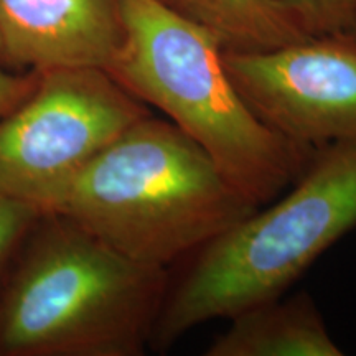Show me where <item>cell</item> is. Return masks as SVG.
Instances as JSON below:
<instances>
[{
  "instance_id": "cell-1",
  "label": "cell",
  "mask_w": 356,
  "mask_h": 356,
  "mask_svg": "<svg viewBox=\"0 0 356 356\" xmlns=\"http://www.w3.org/2000/svg\"><path fill=\"white\" fill-rule=\"evenodd\" d=\"M168 287L167 267L42 211L0 286V356L144 355Z\"/></svg>"
},
{
  "instance_id": "cell-2",
  "label": "cell",
  "mask_w": 356,
  "mask_h": 356,
  "mask_svg": "<svg viewBox=\"0 0 356 356\" xmlns=\"http://www.w3.org/2000/svg\"><path fill=\"white\" fill-rule=\"evenodd\" d=\"M257 208L197 142L149 114L104 147L48 211L134 261L167 267Z\"/></svg>"
},
{
  "instance_id": "cell-3",
  "label": "cell",
  "mask_w": 356,
  "mask_h": 356,
  "mask_svg": "<svg viewBox=\"0 0 356 356\" xmlns=\"http://www.w3.org/2000/svg\"><path fill=\"white\" fill-rule=\"evenodd\" d=\"M124 35L106 71L195 140L244 197L273 202L309 165L310 149L252 113L215 35L157 0H122Z\"/></svg>"
},
{
  "instance_id": "cell-4",
  "label": "cell",
  "mask_w": 356,
  "mask_h": 356,
  "mask_svg": "<svg viewBox=\"0 0 356 356\" xmlns=\"http://www.w3.org/2000/svg\"><path fill=\"white\" fill-rule=\"evenodd\" d=\"M353 228L356 144L320 147L287 195L198 249L168 287L150 345L168 348L198 325L284 296Z\"/></svg>"
},
{
  "instance_id": "cell-5",
  "label": "cell",
  "mask_w": 356,
  "mask_h": 356,
  "mask_svg": "<svg viewBox=\"0 0 356 356\" xmlns=\"http://www.w3.org/2000/svg\"><path fill=\"white\" fill-rule=\"evenodd\" d=\"M37 73L32 92L0 118V197L48 211L104 147L152 113L102 68Z\"/></svg>"
},
{
  "instance_id": "cell-6",
  "label": "cell",
  "mask_w": 356,
  "mask_h": 356,
  "mask_svg": "<svg viewBox=\"0 0 356 356\" xmlns=\"http://www.w3.org/2000/svg\"><path fill=\"white\" fill-rule=\"evenodd\" d=\"M225 66L257 118L305 149L356 144V38L307 37L262 51H226Z\"/></svg>"
},
{
  "instance_id": "cell-7",
  "label": "cell",
  "mask_w": 356,
  "mask_h": 356,
  "mask_svg": "<svg viewBox=\"0 0 356 356\" xmlns=\"http://www.w3.org/2000/svg\"><path fill=\"white\" fill-rule=\"evenodd\" d=\"M122 35V0H0L2 63L17 70H104Z\"/></svg>"
},
{
  "instance_id": "cell-8",
  "label": "cell",
  "mask_w": 356,
  "mask_h": 356,
  "mask_svg": "<svg viewBox=\"0 0 356 356\" xmlns=\"http://www.w3.org/2000/svg\"><path fill=\"white\" fill-rule=\"evenodd\" d=\"M204 356H341L309 292L259 302L229 317Z\"/></svg>"
},
{
  "instance_id": "cell-9",
  "label": "cell",
  "mask_w": 356,
  "mask_h": 356,
  "mask_svg": "<svg viewBox=\"0 0 356 356\" xmlns=\"http://www.w3.org/2000/svg\"><path fill=\"white\" fill-rule=\"evenodd\" d=\"M157 2L215 35L226 51L273 50L310 37L274 0Z\"/></svg>"
},
{
  "instance_id": "cell-10",
  "label": "cell",
  "mask_w": 356,
  "mask_h": 356,
  "mask_svg": "<svg viewBox=\"0 0 356 356\" xmlns=\"http://www.w3.org/2000/svg\"><path fill=\"white\" fill-rule=\"evenodd\" d=\"M310 37L350 32L356 0H274Z\"/></svg>"
},
{
  "instance_id": "cell-11",
  "label": "cell",
  "mask_w": 356,
  "mask_h": 356,
  "mask_svg": "<svg viewBox=\"0 0 356 356\" xmlns=\"http://www.w3.org/2000/svg\"><path fill=\"white\" fill-rule=\"evenodd\" d=\"M40 213L32 204L0 197V286L17 249Z\"/></svg>"
},
{
  "instance_id": "cell-12",
  "label": "cell",
  "mask_w": 356,
  "mask_h": 356,
  "mask_svg": "<svg viewBox=\"0 0 356 356\" xmlns=\"http://www.w3.org/2000/svg\"><path fill=\"white\" fill-rule=\"evenodd\" d=\"M38 73L35 70L25 73H7L0 70V118L19 106L32 92Z\"/></svg>"
},
{
  "instance_id": "cell-13",
  "label": "cell",
  "mask_w": 356,
  "mask_h": 356,
  "mask_svg": "<svg viewBox=\"0 0 356 356\" xmlns=\"http://www.w3.org/2000/svg\"><path fill=\"white\" fill-rule=\"evenodd\" d=\"M350 33L353 35V37L356 38V17H355V22H353V25H351V29H350Z\"/></svg>"
},
{
  "instance_id": "cell-14",
  "label": "cell",
  "mask_w": 356,
  "mask_h": 356,
  "mask_svg": "<svg viewBox=\"0 0 356 356\" xmlns=\"http://www.w3.org/2000/svg\"><path fill=\"white\" fill-rule=\"evenodd\" d=\"M0 63H2V43H0Z\"/></svg>"
}]
</instances>
